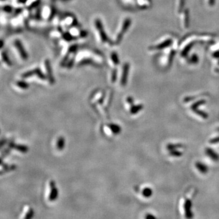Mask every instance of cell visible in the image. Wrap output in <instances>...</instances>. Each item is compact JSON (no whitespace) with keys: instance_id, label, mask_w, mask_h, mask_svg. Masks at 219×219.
<instances>
[{"instance_id":"1","label":"cell","mask_w":219,"mask_h":219,"mask_svg":"<svg viewBox=\"0 0 219 219\" xmlns=\"http://www.w3.org/2000/svg\"><path fill=\"white\" fill-rule=\"evenodd\" d=\"M104 63L103 54L94 49L84 48L77 52L75 64L77 65L91 64L94 66H102Z\"/></svg>"},{"instance_id":"2","label":"cell","mask_w":219,"mask_h":219,"mask_svg":"<svg viewBox=\"0 0 219 219\" xmlns=\"http://www.w3.org/2000/svg\"><path fill=\"white\" fill-rule=\"evenodd\" d=\"M94 28L97 41L102 45L110 46L113 44V41L110 40L105 31L102 21L99 18H96L94 21Z\"/></svg>"},{"instance_id":"3","label":"cell","mask_w":219,"mask_h":219,"mask_svg":"<svg viewBox=\"0 0 219 219\" xmlns=\"http://www.w3.org/2000/svg\"><path fill=\"white\" fill-rule=\"evenodd\" d=\"M131 24V19L129 18H125L124 19V20L121 22L118 28V30L116 31L113 40H112L115 45H118L123 40V38L125 32L127 31L128 29L129 28Z\"/></svg>"},{"instance_id":"4","label":"cell","mask_w":219,"mask_h":219,"mask_svg":"<svg viewBox=\"0 0 219 219\" xmlns=\"http://www.w3.org/2000/svg\"><path fill=\"white\" fill-rule=\"evenodd\" d=\"M27 23L28 20L23 16L21 11L9 20V24L12 28L17 31H21L27 26Z\"/></svg>"},{"instance_id":"5","label":"cell","mask_w":219,"mask_h":219,"mask_svg":"<svg viewBox=\"0 0 219 219\" xmlns=\"http://www.w3.org/2000/svg\"><path fill=\"white\" fill-rule=\"evenodd\" d=\"M21 77L23 79H27L35 77L39 80L42 81H46L48 80L46 77L43 74L42 70L40 68H35L32 70H28L26 72H23L21 75Z\"/></svg>"},{"instance_id":"6","label":"cell","mask_w":219,"mask_h":219,"mask_svg":"<svg viewBox=\"0 0 219 219\" xmlns=\"http://www.w3.org/2000/svg\"><path fill=\"white\" fill-rule=\"evenodd\" d=\"M12 48L17 56L21 61H26L28 59L27 53L20 40L15 39L12 43Z\"/></svg>"},{"instance_id":"7","label":"cell","mask_w":219,"mask_h":219,"mask_svg":"<svg viewBox=\"0 0 219 219\" xmlns=\"http://www.w3.org/2000/svg\"><path fill=\"white\" fill-rule=\"evenodd\" d=\"M76 25H77V21L75 16L72 14H66L62 17L60 26L65 32Z\"/></svg>"},{"instance_id":"8","label":"cell","mask_w":219,"mask_h":219,"mask_svg":"<svg viewBox=\"0 0 219 219\" xmlns=\"http://www.w3.org/2000/svg\"><path fill=\"white\" fill-rule=\"evenodd\" d=\"M56 14V9L51 5H45L40 11L41 18L48 21H51Z\"/></svg>"},{"instance_id":"9","label":"cell","mask_w":219,"mask_h":219,"mask_svg":"<svg viewBox=\"0 0 219 219\" xmlns=\"http://www.w3.org/2000/svg\"><path fill=\"white\" fill-rule=\"evenodd\" d=\"M50 24H52L50 21H45L42 18L38 19V18L29 19L27 23V26L34 29H45L50 27Z\"/></svg>"},{"instance_id":"10","label":"cell","mask_w":219,"mask_h":219,"mask_svg":"<svg viewBox=\"0 0 219 219\" xmlns=\"http://www.w3.org/2000/svg\"><path fill=\"white\" fill-rule=\"evenodd\" d=\"M41 70L42 72H43V74H45V76L46 77L47 80L49 82V83L51 85H53L54 84L55 80H54V76L52 75V71L51 63L50 60L46 58V59H45L43 61Z\"/></svg>"},{"instance_id":"11","label":"cell","mask_w":219,"mask_h":219,"mask_svg":"<svg viewBox=\"0 0 219 219\" xmlns=\"http://www.w3.org/2000/svg\"><path fill=\"white\" fill-rule=\"evenodd\" d=\"M67 31L70 33V35L74 39L83 38L85 37L87 35L86 31L83 30L82 29H81L77 25L70 27Z\"/></svg>"},{"instance_id":"12","label":"cell","mask_w":219,"mask_h":219,"mask_svg":"<svg viewBox=\"0 0 219 219\" xmlns=\"http://www.w3.org/2000/svg\"><path fill=\"white\" fill-rule=\"evenodd\" d=\"M130 69V65L129 63H125L122 67L121 71V80L120 83L122 86H125L127 82V79Z\"/></svg>"},{"instance_id":"13","label":"cell","mask_w":219,"mask_h":219,"mask_svg":"<svg viewBox=\"0 0 219 219\" xmlns=\"http://www.w3.org/2000/svg\"><path fill=\"white\" fill-rule=\"evenodd\" d=\"M108 64L111 68H116L119 64V59L118 54L113 51L110 53L108 57Z\"/></svg>"},{"instance_id":"14","label":"cell","mask_w":219,"mask_h":219,"mask_svg":"<svg viewBox=\"0 0 219 219\" xmlns=\"http://www.w3.org/2000/svg\"><path fill=\"white\" fill-rule=\"evenodd\" d=\"M65 31L63 30L60 26L54 27V29H53L50 32V37L54 40H60L62 38L63 33Z\"/></svg>"},{"instance_id":"15","label":"cell","mask_w":219,"mask_h":219,"mask_svg":"<svg viewBox=\"0 0 219 219\" xmlns=\"http://www.w3.org/2000/svg\"><path fill=\"white\" fill-rule=\"evenodd\" d=\"M0 60H1V65L6 68H11L12 66V63L9 59V58L7 54L6 51H1V57H0Z\"/></svg>"},{"instance_id":"16","label":"cell","mask_w":219,"mask_h":219,"mask_svg":"<svg viewBox=\"0 0 219 219\" xmlns=\"http://www.w3.org/2000/svg\"><path fill=\"white\" fill-rule=\"evenodd\" d=\"M192 202L191 199H187L184 203V211L186 218H191L193 217V213L191 211Z\"/></svg>"},{"instance_id":"17","label":"cell","mask_w":219,"mask_h":219,"mask_svg":"<svg viewBox=\"0 0 219 219\" xmlns=\"http://www.w3.org/2000/svg\"><path fill=\"white\" fill-rule=\"evenodd\" d=\"M50 184L51 191L50 192V197H49V200L51 202L55 201L58 197V190L56 188V183L54 181H51Z\"/></svg>"},{"instance_id":"18","label":"cell","mask_w":219,"mask_h":219,"mask_svg":"<svg viewBox=\"0 0 219 219\" xmlns=\"http://www.w3.org/2000/svg\"><path fill=\"white\" fill-rule=\"evenodd\" d=\"M9 147L11 149H15L18 150L19 152L21 153H27L28 152V147L26 145H21V144H16L13 142H10L9 144Z\"/></svg>"},{"instance_id":"19","label":"cell","mask_w":219,"mask_h":219,"mask_svg":"<svg viewBox=\"0 0 219 219\" xmlns=\"http://www.w3.org/2000/svg\"><path fill=\"white\" fill-rule=\"evenodd\" d=\"M206 153L214 161H218L219 160V155L216 153L215 151H214L212 149L207 148L206 149Z\"/></svg>"},{"instance_id":"20","label":"cell","mask_w":219,"mask_h":219,"mask_svg":"<svg viewBox=\"0 0 219 219\" xmlns=\"http://www.w3.org/2000/svg\"><path fill=\"white\" fill-rule=\"evenodd\" d=\"M39 3H40V0H26L24 6L25 7L31 10L35 8Z\"/></svg>"},{"instance_id":"21","label":"cell","mask_w":219,"mask_h":219,"mask_svg":"<svg viewBox=\"0 0 219 219\" xmlns=\"http://www.w3.org/2000/svg\"><path fill=\"white\" fill-rule=\"evenodd\" d=\"M196 166L197 169L198 170V171L202 173H206L208 172V167L205 164H204L202 163H200V162L196 163Z\"/></svg>"},{"instance_id":"22","label":"cell","mask_w":219,"mask_h":219,"mask_svg":"<svg viewBox=\"0 0 219 219\" xmlns=\"http://www.w3.org/2000/svg\"><path fill=\"white\" fill-rule=\"evenodd\" d=\"M108 127L110 129L112 132H113L115 135H118L121 133V127L118 125V124H110L108 125Z\"/></svg>"},{"instance_id":"23","label":"cell","mask_w":219,"mask_h":219,"mask_svg":"<svg viewBox=\"0 0 219 219\" xmlns=\"http://www.w3.org/2000/svg\"><path fill=\"white\" fill-rule=\"evenodd\" d=\"M15 84L17 87H18L21 90H25L28 89L29 87V84H27V83L24 80H17L15 82Z\"/></svg>"},{"instance_id":"24","label":"cell","mask_w":219,"mask_h":219,"mask_svg":"<svg viewBox=\"0 0 219 219\" xmlns=\"http://www.w3.org/2000/svg\"><path fill=\"white\" fill-rule=\"evenodd\" d=\"M144 108V105L143 104H138L136 105H132L130 108V113L133 115L137 114L138 112L142 110Z\"/></svg>"},{"instance_id":"25","label":"cell","mask_w":219,"mask_h":219,"mask_svg":"<svg viewBox=\"0 0 219 219\" xmlns=\"http://www.w3.org/2000/svg\"><path fill=\"white\" fill-rule=\"evenodd\" d=\"M13 10L15 9L12 7L11 4H5V5H3V6H1L2 12H3L4 13H6V14L11 13Z\"/></svg>"},{"instance_id":"26","label":"cell","mask_w":219,"mask_h":219,"mask_svg":"<svg viewBox=\"0 0 219 219\" xmlns=\"http://www.w3.org/2000/svg\"><path fill=\"white\" fill-rule=\"evenodd\" d=\"M65 138L63 137H60L57 140V147L58 150H62L65 147Z\"/></svg>"},{"instance_id":"27","label":"cell","mask_w":219,"mask_h":219,"mask_svg":"<svg viewBox=\"0 0 219 219\" xmlns=\"http://www.w3.org/2000/svg\"><path fill=\"white\" fill-rule=\"evenodd\" d=\"M184 145L182 144H169L167 146V149L170 151L172 150H175L177 149L184 148Z\"/></svg>"},{"instance_id":"28","label":"cell","mask_w":219,"mask_h":219,"mask_svg":"<svg viewBox=\"0 0 219 219\" xmlns=\"http://www.w3.org/2000/svg\"><path fill=\"white\" fill-rule=\"evenodd\" d=\"M204 104H206V100H204V99H201V100H198L197 102H194V103L191 105V108L192 111H194L195 109H197L198 108V107L201 106Z\"/></svg>"},{"instance_id":"29","label":"cell","mask_w":219,"mask_h":219,"mask_svg":"<svg viewBox=\"0 0 219 219\" xmlns=\"http://www.w3.org/2000/svg\"><path fill=\"white\" fill-rule=\"evenodd\" d=\"M117 77H118V71H117L116 68H112L110 76L111 82L112 83H115L117 80Z\"/></svg>"},{"instance_id":"30","label":"cell","mask_w":219,"mask_h":219,"mask_svg":"<svg viewBox=\"0 0 219 219\" xmlns=\"http://www.w3.org/2000/svg\"><path fill=\"white\" fill-rule=\"evenodd\" d=\"M142 194H143V196L144 197L149 198V197H150L151 196H152L153 192H152V189H150L149 188H144L143 189V191L142 192Z\"/></svg>"},{"instance_id":"31","label":"cell","mask_w":219,"mask_h":219,"mask_svg":"<svg viewBox=\"0 0 219 219\" xmlns=\"http://www.w3.org/2000/svg\"><path fill=\"white\" fill-rule=\"evenodd\" d=\"M193 111L195 113H196L197 115L201 116L203 119H208V115L206 113V112H204L202 110H198V108H197V109H195Z\"/></svg>"},{"instance_id":"32","label":"cell","mask_w":219,"mask_h":219,"mask_svg":"<svg viewBox=\"0 0 219 219\" xmlns=\"http://www.w3.org/2000/svg\"><path fill=\"white\" fill-rule=\"evenodd\" d=\"M169 154H170V155H171L172 157H181V156H182L183 153L181 152H180V151L177 150V149H175V150H170L169 151Z\"/></svg>"},{"instance_id":"33","label":"cell","mask_w":219,"mask_h":219,"mask_svg":"<svg viewBox=\"0 0 219 219\" xmlns=\"http://www.w3.org/2000/svg\"><path fill=\"white\" fill-rule=\"evenodd\" d=\"M17 168V165H10V167L8 166L6 169H4L3 170H1V174H2L3 173V172H8V171H11V170H13Z\"/></svg>"},{"instance_id":"34","label":"cell","mask_w":219,"mask_h":219,"mask_svg":"<svg viewBox=\"0 0 219 219\" xmlns=\"http://www.w3.org/2000/svg\"><path fill=\"white\" fill-rule=\"evenodd\" d=\"M33 211L32 209L30 208V209H29V211L27 212L26 215L25 217H24V218H26V219L31 218H32L33 217Z\"/></svg>"},{"instance_id":"35","label":"cell","mask_w":219,"mask_h":219,"mask_svg":"<svg viewBox=\"0 0 219 219\" xmlns=\"http://www.w3.org/2000/svg\"><path fill=\"white\" fill-rule=\"evenodd\" d=\"M209 143L210 144L219 143V136H218V137H216V138H212L211 140H209Z\"/></svg>"},{"instance_id":"36","label":"cell","mask_w":219,"mask_h":219,"mask_svg":"<svg viewBox=\"0 0 219 219\" xmlns=\"http://www.w3.org/2000/svg\"><path fill=\"white\" fill-rule=\"evenodd\" d=\"M127 101L128 103L130 105V106H131L132 105H133V102H134V100L133 99L132 97H128L127 98Z\"/></svg>"},{"instance_id":"37","label":"cell","mask_w":219,"mask_h":219,"mask_svg":"<svg viewBox=\"0 0 219 219\" xmlns=\"http://www.w3.org/2000/svg\"><path fill=\"white\" fill-rule=\"evenodd\" d=\"M145 218H147V219H149V218H155V217L153 216V215H152V214H147V215L145 216Z\"/></svg>"},{"instance_id":"38","label":"cell","mask_w":219,"mask_h":219,"mask_svg":"<svg viewBox=\"0 0 219 219\" xmlns=\"http://www.w3.org/2000/svg\"><path fill=\"white\" fill-rule=\"evenodd\" d=\"M6 140L2 139L1 141V147H3V146L4 145V144H6Z\"/></svg>"},{"instance_id":"39","label":"cell","mask_w":219,"mask_h":219,"mask_svg":"<svg viewBox=\"0 0 219 219\" xmlns=\"http://www.w3.org/2000/svg\"><path fill=\"white\" fill-rule=\"evenodd\" d=\"M209 1V4L211 5V6H212V4H214V0H208Z\"/></svg>"},{"instance_id":"40","label":"cell","mask_w":219,"mask_h":219,"mask_svg":"<svg viewBox=\"0 0 219 219\" xmlns=\"http://www.w3.org/2000/svg\"><path fill=\"white\" fill-rule=\"evenodd\" d=\"M1 1H6V0H1Z\"/></svg>"}]
</instances>
